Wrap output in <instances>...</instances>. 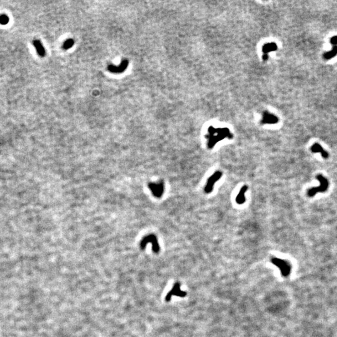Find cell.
Masks as SVG:
<instances>
[{"mask_svg": "<svg viewBox=\"0 0 337 337\" xmlns=\"http://www.w3.org/2000/svg\"><path fill=\"white\" fill-rule=\"evenodd\" d=\"M207 139V147L209 149H212L215 145L225 138L232 139V134L227 128L215 129L214 127H210L208 129V134L205 136Z\"/></svg>", "mask_w": 337, "mask_h": 337, "instance_id": "obj_1", "label": "cell"}, {"mask_svg": "<svg viewBox=\"0 0 337 337\" xmlns=\"http://www.w3.org/2000/svg\"><path fill=\"white\" fill-rule=\"evenodd\" d=\"M316 178L319 181L320 186L318 187L311 188L308 191L307 194H308V196L310 197H312L315 196L318 193H324L327 191L329 186V181L322 175L318 174Z\"/></svg>", "mask_w": 337, "mask_h": 337, "instance_id": "obj_2", "label": "cell"}, {"mask_svg": "<svg viewBox=\"0 0 337 337\" xmlns=\"http://www.w3.org/2000/svg\"><path fill=\"white\" fill-rule=\"evenodd\" d=\"M271 262L275 266L279 268L283 276L287 277L290 274L291 271V266L288 261L279 258H273L271 259Z\"/></svg>", "mask_w": 337, "mask_h": 337, "instance_id": "obj_3", "label": "cell"}, {"mask_svg": "<svg viewBox=\"0 0 337 337\" xmlns=\"http://www.w3.org/2000/svg\"><path fill=\"white\" fill-rule=\"evenodd\" d=\"M222 176V172L220 171H217L215 172L207 181L206 185L204 188V191L206 193H212L214 189V185L215 182L219 181V179Z\"/></svg>", "mask_w": 337, "mask_h": 337, "instance_id": "obj_4", "label": "cell"}, {"mask_svg": "<svg viewBox=\"0 0 337 337\" xmlns=\"http://www.w3.org/2000/svg\"><path fill=\"white\" fill-rule=\"evenodd\" d=\"M148 243H151L152 250L154 253H158L160 250V247L159 245L158 240L157 239V237L154 234H150L149 236H147L143 239V241L141 242V248H144L145 245Z\"/></svg>", "mask_w": 337, "mask_h": 337, "instance_id": "obj_5", "label": "cell"}, {"mask_svg": "<svg viewBox=\"0 0 337 337\" xmlns=\"http://www.w3.org/2000/svg\"><path fill=\"white\" fill-rule=\"evenodd\" d=\"M149 188L154 197L160 198L164 192V184L162 181L151 182L149 184Z\"/></svg>", "mask_w": 337, "mask_h": 337, "instance_id": "obj_6", "label": "cell"}, {"mask_svg": "<svg viewBox=\"0 0 337 337\" xmlns=\"http://www.w3.org/2000/svg\"><path fill=\"white\" fill-rule=\"evenodd\" d=\"M128 64H129L128 60L124 59L123 61H122V62L118 66L111 64L108 66L107 69L109 72L112 73H121L126 69V68L128 67Z\"/></svg>", "mask_w": 337, "mask_h": 337, "instance_id": "obj_7", "label": "cell"}, {"mask_svg": "<svg viewBox=\"0 0 337 337\" xmlns=\"http://www.w3.org/2000/svg\"><path fill=\"white\" fill-rule=\"evenodd\" d=\"M186 295V293L185 291H183L181 290L180 288V284L177 283L176 284L172 290L167 293L166 300V301H170L172 296H185Z\"/></svg>", "mask_w": 337, "mask_h": 337, "instance_id": "obj_8", "label": "cell"}, {"mask_svg": "<svg viewBox=\"0 0 337 337\" xmlns=\"http://www.w3.org/2000/svg\"><path fill=\"white\" fill-rule=\"evenodd\" d=\"M311 151L313 153H320L322 157L324 159H327L329 157V153L324 149L318 143H315L311 147Z\"/></svg>", "mask_w": 337, "mask_h": 337, "instance_id": "obj_9", "label": "cell"}, {"mask_svg": "<svg viewBox=\"0 0 337 337\" xmlns=\"http://www.w3.org/2000/svg\"><path fill=\"white\" fill-rule=\"evenodd\" d=\"M247 190H248V186L246 185H244L241 188L239 193L236 198V202L237 204L242 205L245 202L246 200H245V193L247 191Z\"/></svg>", "mask_w": 337, "mask_h": 337, "instance_id": "obj_10", "label": "cell"}, {"mask_svg": "<svg viewBox=\"0 0 337 337\" xmlns=\"http://www.w3.org/2000/svg\"><path fill=\"white\" fill-rule=\"evenodd\" d=\"M278 121H279V119L276 116H275L273 114L266 112V114L264 115L262 123V124H276L277 122H278Z\"/></svg>", "mask_w": 337, "mask_h": 337, "instance_id": "obj_11", "label": "cell"}, {"mask_svg": "<svg viewBox=\"0 0 337 337\" xmlns=\"http://www.w3.org/2000/svg\"><path fill=\"white\" fill-rule=\"evenodd\" d=\"M33 45L35 46L37 52L40 56L44 57L45 56V54H46L45 49L44 48L41 43L39 40H35L33 41Z\"/></svg>", "mask_w": 337, "mask_h": 337, "instance_id": "obj_12", "label": "cell"}, {"mask_svg": "<svg viewBox=\"0 0 337 337\" xmlns=\"http://www.w3.org/2000/svg\"><path fill=\"white\" fill-rule=\"evenodd\" d=\"M277 46L276 44H275V43H269L267 45H265L264 46L263 51H264V52L265 53V56H266V59L268 57L267 54H268L270 51H275V50H277Z\"/></svg>", "mask_w": 337, "mask_h": 337, "instance_id": "obj_13", "label": "cell"}, {"mask_svg": "<svg viewBox=\"0 0 337 337\" xmlns=\"http://www.w3.org/2000/svg\"><path fill=\"white\" fill-rule=\"evenodd\" d=\"M337 54V45H335V46H333V48L332 49L329 51V52H327L326 53H325L323 54V57L325 59H330L331 58H333Z\"/></svg>", "mask_w": 337, "mask_h": 337, "instance_id": "obj_14", "label": "cell"}, {"mask_svg": "<svg viewBox=\"0 0 337 337\" xmlns=\"http://www.w3.org/2000/svg\"><path fill=\"white\" fill-rule=\"evenodd\" d=\"M74 40L72 39L67 40L63 44V48L64 49H68L71 48L74 45Z\"/></svg>", "mask_w": 337, "mask_h": 337, "instance_id": "obj_15", "label": "cell"}, {"mask_svg": "<svg viewBox=\"0 0 337 337\" xmlns=\"http://www.w3.org/2000/svg\"><path fill=\"white\" fill-rule=\"evenodd\" d=\"M9 22V18L6 14H2L0 16V23L2 24H6Z\"/></svg>", "mask_w": 337, "mask_h": 337, "instance_id": "obj_16", "label": "cell"}]
</instances>
